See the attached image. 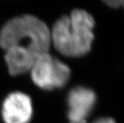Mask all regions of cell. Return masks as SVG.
<instances>
[{
  "label": "cell",
  "mask_w": 124,
  "mask_h": 123,
  "mask_svg": "<svg viewBox=\"0 0 124 123\" xmlns=\"http://www.w3.org/2000/svg\"><path fill=\"white\" fill-rule=\"evenodd\" d=\"M70 123H86V121L79 122H70ZM92 123H115V122L112 118L110 117H102V118H99L95 120L94 122Z\"/></svg>",
  "instance_id": "6"
},
{
  "label": "cell",
  "mask_w": 124,
  "mask_h": 123,
  "mask_svg": "<svg viewBox=\"0 0 124 123\" xmlns=\"http://www.w3.org/2000/svg\"><path fill=\"white\" fill-rule=\"evenodd\" d=\"M96 95L91 89L78 86L72 89L67 97V117L70 122L86 121L93 109Z\"/></svg>",
  "instance_id": "5"
},
{
  "label": "cell",
  "mask_w": 124,
  "mask_h": 123,
  "mask_svg": "<svg viewBox=\"0 0 124 123\" xmlns=\"http://www.w3.org/2000/svg\"><path fill=\"white\" fill-rule=\"evenodd\" d=\"M51 30L41 19L31 14L9 20L0 31V46L11 75L29 72L36 59L48 53Z\"/></svg>",
  "instance_id": "1"
},
{
  "label": "cell",
  "mask_w": 124,
  "mask_h": 123,
  "mask_svg": "<svg viewBox=\"0 0 124 123\" xmlns=\"http://www.w3.org/2000/svg\"><path fill=\"white\" fill-rule=\"evenodd\" d=\"M104 2L107 5L111 7H118L122 5V1H119V0H108V1Z\"/></svg>",
  "instance_id": "7"
},
{
  "label": "cell",
  "mask_w": 124,
  "mask_h": 123,
  "mask_svg": "<svg viewBox=\"0 0 124 123\" xmlns=\"http://www.w3.org/2000/svg\"><path fill=\"white\" fill-rule=\"evenodd\" d=\"M30 71L34 83L46 90L64 86L70 76V68L49 52L36 59Z\"/></svg>",
  "instance_id": "3"
},
{
  "label": "cell",
  "mask_w": 124,
  "mask_h": 123,
  "mask_svg": "<svg viewBox=\"0 0 124 123\" xmlns=\"http://www.w3.org/2000/svg\"><path fill=\"white\" fill-rule=\"evenodd\" d=\"M122 5L124 7V1H122Z\"/></svg>",
  "instance_id": "8"
},
{
  "label": "cell",
  "mask_w": 124,
  "mask_h": 123,
  "mask_svg": "<svg viewBox=\"0 0 124 123\" xmlns=\"http://www.w3.org/2000/svg\"><path fill=\"white\" fill-rule=\"evenodd\" d=\"M94 20L87 11L76 9L58 19L51 30V41L60 54L79 57L87 54L94 40Z\"/></svg>",
  "instance_id": "2"
},
{
  "label": "cell",
  "mask_w": 124,
  "mask_h": 123,
  "mask_svg": "<svg viewBox=\"0 0 124 123\" xmlns=\"http://www.w3.org/2000/svg\"><path fill=\"white\" fill-rule=\"evenodd\" d=\"M32 114L31 98L24 93L10 94L2 103V117L5 123H29Z\"/></svg>",
  "instance_id": "4"
}]
</instances>
